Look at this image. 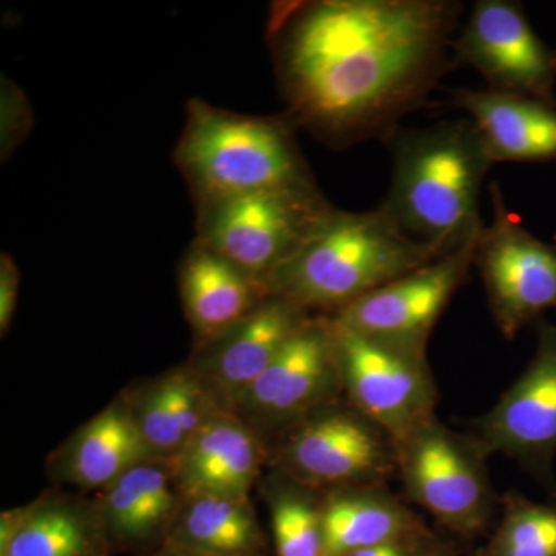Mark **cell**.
Wrapping results in <instances>:
<instances>
[{"mask_svg": "<svg viewBox=\"0 0 556 556\" xmlns=\"http://www.w3.org/2000/svg\"><path fill=\"white\" fill-rule=\"evenodd\" d=\"M311 318L309 311L268 295L228 331L197 345L188 367L228 412Z\"/></svg>", "mask_w": 556, "mask_h": 556, "instance_id": "obj_14", "label": "cell"}, {"mask_svg": "<svg viewBox=\"0 0 556 556\" xmlns=\"http://www.w3.org/2000/svg\"><path fill=\"white\" fill-rule=\"evenodd\" d=\"M269 453L258 431L223 412L167 463L182 497L249 500Z\"/></svg>", "mask_w": 556, "mask_h": 556, "instance_id": "obj_15", "label": "cell"}, {"mask_svg": "<svg viewBox=\"0 0 556 556\" xmlns=\"http://www.w3.org/2000/svg\"><path fill=\"white\" fill-rule=\"evenodd\" d=\"M197 207V243L260 281L295 255L336 211L316 185L260 190Z\"/></svg>", "mask_w": 556, "mask_h": 556, "instance_id": "obj_5", "label": "cell"}, {"mask_svg": "<svg viewBox=\"0 0 556 556\" xmlns=\"http://www.w3.org/2000/svg\"><path fill=\"white\" fill-rule=\"evenodd\" d=\"M452 102L477 127L493 164L556 161L555 105L489 89H457Z\"/></svg>", "mask_w": 556, "mask_h": 556, "instance_id": "obj_18", "label": "cell"}, {"mask_svg": "<svg viewBox=\"0 0 556 556\" xmlns=\"http://www.w3.org/2000/svg\"><path fill=\"white\" fill-rule=\"evenodd\" d=\"M331 325L351 407L386 431L396 447L437 419L438 387L427 353Z\"/></svg>", "mask_w": 556, "mask_h": 556, "instance_id": "obj_8", "label": "cell"}, {"mask_svg": "<svg viewBox=\"0 0 556 556\" xmlns=\"http://www.w3.org/2000/svg\"><path fill=\"white\" fill-rule=\"evenodd\" d=\"M179 294L197 345L228 331L269 295L257 278L197 241L179 265Z\"/></svg>", "mask_w": 556, "mask_h": 556, "instance_id": "obj_20", "label": "cell"}, {"mask_svg": "<svg viewBox=\"0 0 556 556\" xmlns=\"http://www.w3.org/2000/svg\"><path fill=\"white\" fill-rule=\"evenodd\" d=\"M445 254L413 239L380 206L369 212L336 208L295 255L262 283L269 295L309 313L329 311L332 316Z\"/></svg>", "mask_w": 556, "mask_h": 556, "instance_id": "obj_3", "label": "cell"}, {"mask_svg": "<svg viewBox=\"0 0 556 556\" xmlns=\"http://www.w3.org/2000/svg\"><path fill=\"white\" fill-rule=\"evenodd\" d=\"M477 556H556V506L508 492L500 525Z\"/></svg>", "mask_w": 556, "mask_h": 556, "instance_id": "obj_25", "label": "cell"}, {"mask_svg": "<svg viewBox=\"0 0 556 556\" xmlns=\"http://www.w3.org/2000/svg\"><path fill=\"white\" fill-rule=\"evenodd\" d=\"M453 0H308L270 9L288 119L338 148L397 134L456 64Z\"/></svg>", "mask_w": 556, "mask_h": 556, "instance_id": "obj_1", "label": "cell"}, {"mask_svg": "<svg viewBox=\"0 0 556 556\" xmlns=\"http://www.w3.org/2000/svg\"><path fill=\"white\" fill-rule=\"evenodd\" d=\"M393 144V175L380 207L413 239L444 252L477 239L479 195L493 166L470 119L401 131Z\"/></svg>", "mask_w": 556, "mask_h": 556, "instance_id": "obj_2", "label": "cell"}, {"mask_svg": "<svg viewBox=\"0 0 556 556\" xmlns=\"http://www.w3.org/2000/svg\"><path fill=\"white\" fill-rule=\"evenodd\" d=\"M416 556H457L455 547L448 541L442 540L437 533L428 538L427 543Z\"/></svg>", "mask_w": 556, "mask_h": 556, "instance_id": "obj_29", "label": "cell"}, {"mask_svg": "<svg viewBox=\"0 0 556 556\" xmlns=\"http://www.w3.org/2000/svg\"><path fill=\"white\" fill-rule=\"evenodd\" d=\"M0 155L5 161L13 155L33 127V112L27 98L20 87L5 78L2 79L0 94Z\"/></svg>", "mask_w": 556, "mask_h": 556, "instance_id": "obj_26", "label": "cell"}, {"mask_svg": "<svg viewBox=\"0 0 556 556\" xmlns=\"http://www.w3.org/2000/svg\"><path fill=\"white\" fill-rule=\"evenodd\" d=\"M97 503L42 496L0 517V556H112Z\"/></svg>", "mask_w": 556, "mask_h": 556, "instance_id": "obj_17", "label": "cell"}, {"mask_svg": "<svg viewBox=\"0 0 556 556\" xmlns=\"http://www.w3.org/2000/svg\"><path fill=\"white\" fill-rule=\"evenodd\" d=\"M123 399L150 453L161 460L177 456L201 428L226 412L189 367L174 369Z\"/></svg>", "mask_w": 556, "mask_h": 556, "instance_id": "obj_19", "label": "cell"}, {"mask_svg": "<svg viewBox=\"0 0 556 556\" xmlns=\"http://www.w3.org/2000/svg\"><path fill=\"white\" fill-rule=\"evenodd\" d=\"M456 64L477 70L486 89L555 105L556 50L527 21L521 3L479 0L453 43Z\"/></svg>", "mask_w": 556, "mask_h": 556, "instance_id": "obj_12", "label": "cell"}, {"mask_svg": "<svg viewBox=\"0 0 556 556\" xmlns=\"http://www.w3.org/2000/svg\"><path fill=\"white\" fill-rule=\"evenodd\" d=\"M478 237L332 314L339 327L391 345L427 353L431 332L467 281Z\"/></svg>", "mask_w": 556, "mask_h": 556, "instance_id": "obj_13", "label": "cell"}, {"mask_svg": "<svg viewBox=\"0 0 556 556\" xmlns=\"http://www.w3.org/2000/svg\"><path fill=\"white\" fill-rule=\"evenodd\" d=\"M292 127L289 119L239 115L190 101L175 161L197 204L316 185Z\"/></svg>", "mask_w": 556, "mask_h": 556, "instance_id": "obj_4", "label": "cell"}, {"mask_svg": "<svg viewBox=\"0 0 556 556\" xmlns=\"http://www.w3.org/2000/svg\"><path fill=\"white\" fill-rule=\"evenodd\" d=\"M144 556H185V555L179 554V552L174 551V548L161 547V548H156V551L149 552V554H146Z\"/></svg>", "mask_w": 556, "mask_h": 556, "instance_id": "obj_30", "label": "cell"}, {"mask_svg": "<svg viewBox=\"0 0 556 556\" xmlns=\"http://www.w3.org/2000/svg\"><path fill=\"white\" fill-rule=\"evenodd\" d=\"M321 526L327 556H353L365 548L430 532L386 484L325 493Z\"/></svg>", "mask_w": 556, "mask_h": 556, "instance_id": "obj_21", "label": "cell"}, {"mask_svg": "<svg viewBox=\"0 0 556 556\" xmlns=\"http://www.w3.org/2000/svg\"><path fill=\"white\" fill-rule=\"evenodd\" d=\"M181 501L167 460H144L121 475L97 501L113 552L163 547Z\"/></svg>", "mask_w": 556, "mask_h": 556, "instance_id": "obj_16", "label": "cell"}, {"mask_svg": "<svg viewBox=\"0 0 556 556\" xmlns=\"http://www.w3.org/2000/svg\"><path fill=\"white\" fill-rule=\"evenodd\" d=\"M163 547L188 555L268 556V540L249 500L182 497Z\"/></svg>", "mask_w": 556, "mask_h": 556, "instance_id": "obj_23", "label": "cell"}, {"mask_svg": "<svg viewBox=\"0 0 556 556\" xmlns=\"http://www.w3.org/2000/svg\"><path fill=\"white\" fill-rule=\"evenodd\" d=\"M278 473L313 492L382 485L397 475L396 445L350 404L328 405L281 433Z\"/></svg>", "mask_w": 556, "mask_h": 556, "instance_id": "obj_6", "label": "cell"}, {"mask_svg": "<svg viewBox=\"0 0 556 556\" xmlns=\"http://www.w3.org/2000/svg\"><path fill=\"white\" fill-rule=\"evenodd\" d=\"M342 378L329 317H313L262 375L230 404L260 434L285 433L340 401Z\"/></svg>", "mask_w": 556, "mask_h": 556, "instance_id": "obj_9", "label": "cell"}, {"mask_svg": "<svg viewBox=\"0 0 556 556\" xmlns=\"http://www.w3.org/2000/svg\"><path fill=\"white\" fill-rule=\"evenodd\" d=\"M493 219L482 226L473 266L484 283L490 311L507 339L556 311V247L536 239L508 214L493 185Z\"/></svg>", "mask_w": 556, "mask_h": 556, "instance_id": "obj_10", "label": "cell"}, {"mask_svg": "<svg viewBox=\"0 0 556 556\" xmlns=\"http://www.w3.org/2000/svg\"><path fill=\"white\" fill-rule=\"evenodd\" d=\"M280 475V473H278ZM269 486L270 530L276 556L325 555L321 497L280 475Z\"/></svg>", "mask_w": 556, "mask_h": 556, "instance_id": "obj_24", "label": "cell"}, {"mask_svg": "<svg viewBox=\"0 0 556 556\" xmlns=\"http://www.w3.org/2000/svg\"><path fill=\"white\" fill-rule=\"evenodd\" d=\"M433 532L422 533V535L404 538V540L391 541V543L380 544V546L365 548L353 556H416L420 548L427 543L428 538Z\"/></svg>", "mask_w": 556, "mask_h": 556, "instance_id": "obj_28", "label": "cell"}, {"mask_svg": "<svg viewBox=\"0 0 556 556\" xmlns=\"http://www.w3.org/2000/svg\"><path fill=\"white\" fill-rule=\"evenodd\" d=\"M532 361L495 407L475 420L473 441L486 457L517 460L543 484L554 486L556 455V321L536 324Z\"/></svg>", "mask_w": 556, "mask_h": 556, "instance_id": "obj_11", "label": "cell"}, {"mask_svg": "<svg viewBox=\"0 0 556 556\" xmlns=\"http://www.w3.org/2000/svg\"><path fill=\"white\" fill-rule=\"evenodd\" d=\"M21 274L10 254L0 255V332H9L20 295Z\"/></svg>", "mask_w": 556, "mask_h": 556, "instance_id": "obj_27", "label": "cell"}, {"mask_svg": "<svg viewBox=\"0 0 556 556\" xmlns=\"http://www.w3.org/2000/svg\"><path fill=\"white\" fill-rule=\"evenodd\" d=\"M397 475L413 503L457 536L481 535L496 510L486 456L471 437L433 419L396 447Z\"/></svg>", "mask_w": 556, "mask_h": 556, "instance_id": "obj_7", "label": "cell"}, {"mask_svg": "<svg viewBox=\"0 0 556 556\" xmlns=\"http://www.w3.org/2000/svg\"><path fill=\"white\" fill-rule=\"evenodd\" d=\"M155 459L123 397L102 409L65 442L53 467L58 478L83 489H105L127 470Z\"/></svg>", "mask_w": 556, "mask_h": 556, "instance_id": "obj_22", "label": "cell"}, {"mask_svg": "<svg viewBox=\"0 0 556 556\" xmlns=\"http://www.w3.org/2000/svg\"><path fill=\"white\" fill-rule=\"evenodd\" d=\"M179 554H181V552H179ZM185 556H207V555H188V554H182Z\"/></svg>", "mask_w": 556, "mask_h": 556, "instance_id": "obj_31", "label": "cell"}]
</instances>
